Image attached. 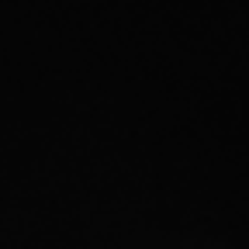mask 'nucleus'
<instances>
[]
</instances>
